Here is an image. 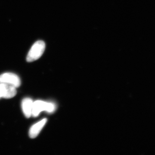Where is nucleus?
Instances as JSON below:
<instances>
[{
    "instance_id": "nucleus-3",
    "label": "nucleus",
    "mask_w": 155,
    "mask_h": 155,
    "mask_svg": "<svg viewBox=\"0 0 155 155\" xmlns=\"http://www.w3.org/2000/svg\"><path fill=\"white\" fill-rule=\"evenodd\" d=\"M0 83L11 84L17 88L21 84V81L18 75L12 73H5L0 75Z\"/></svg>"
},
{
    "instance_id": "nucleus-5",
    "label": "nucleus",
    "mask_w": 155,
    "mask_h": 155,
    "mask_svg": "<svg viewBox=\"0 0 155 155\" xmlns=\"http://www.w3.org/2000/svg\"><path fill=\"white\" fill-rule=\"evenodd\" d=\"M33 102L30 98H25L22 100V108L23 114L26 118H28L32 116Z\"/></svg>"
},
{
    "instance_id": "nucleus-1",
    "label": "nucleus",
    "mask_w": 155,
    "mask_h": 155,
    "mask_svg": "<svg viewBox=\"0 0 155 155\" xmlns=\"http://www.w3.org/2000/svg\"><path fill=\"white\" fill-rule=\"evenodd\" d=\"M56 108L55 104L52 103L38 100L33 102L32 116L33 117H37L42 111L52 113L55 110Z\"/></svg>"
},
{
    "instance_id": "nucleus-4",
    "label": "nucleus",
    "mask_w": 155,
    "mask_h": 155,
    "mask_svg": "<svg viewBox=\"0 0 155 155\" xmlns=\"http://www.w3.org/2000/svg\"><path fill=\"white\" fill-rule=\"evenodd\" d=\"M47 122V119H44L32 125L29 131V136L30 138H35L36 137L45 125Z\"/></svg>"
},
{
    "instance_id": "nucleus-2",
    "label": "nucleus",
    "mask_w": 155,
    "mask_h": 155,
    "mask_svg": "<svg viewBox=\"0 0 155 155\" xmlns=\"http://www.w3.org/2000/svg\"><path fill=\"white\" fill-rule=\"evenodd\" d=\"M45 48V44L42 41H38L34 44L27 55L26 60L28 62H33L40 58Z\"/></svg>"
}]
</instances>
